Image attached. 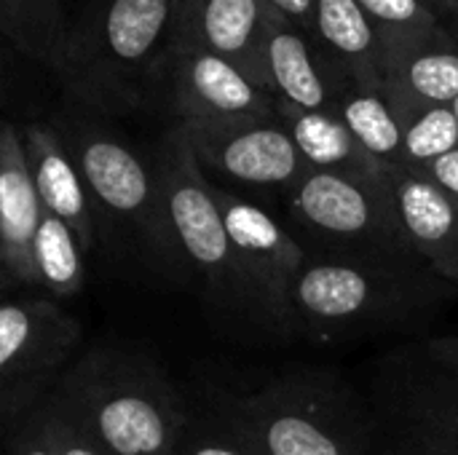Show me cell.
Segmentation results:
<instances>
[{
    "label": "cell",
    "mask_w": 458,
    "mask_h": 455,
    "mask_svg": "<svg viewBox=\"0 0 458 455\" xmlns=\"http://www.w3.org/2000/svg\"><path fill=\"white\" fill-rule=\"evenodd\" d=\"M282 19L293 21L295 27L314 32V11H317V0H266Z\"/></svg>",
    "instance_id": "obj_30"
},
{
    "label": "cell",
    "mask_w": 458,
    "mask_h": 455,
    "mask_svg": "<svg viewBox=\"0 0 458 455\" xmlns=\"http://www.w3.org/2000/svg\"><path fill=\"white\" fill-rule=\"evenodd\" d=\"M83 338L75 316L43 298H13L0 308V410L11 424L46 400Z\"/></svg>",
    "instance_id": "obj_8"
},
{
    "label": "cell",
    "mask_w": 458,
    "mask_h": 455,
    "mask_svg": "<svg viewBox=\"0 0 458 455\" xmlns=\"http://www.w3.org/2000/svg\"><path fill=\"white\" fill-rule=\"evenodd\" d=\"M389 198L419 260L445 282L458 284V206L424 172L384 169Z\"/></svg>",
    "instance_id": "obj_13"
},
{
    "label": "cell",
    "mask_w": 458,
    "mask_h": 455,
    "mask_svg": "<svg viewBox=\"0 0 458 455\" xmlns=\"http://www.w3.org/2000/svg\"><path fill=\"white\" fill-rule=\"evenodd\" d=\"M314 35L344 67V78L384 88L386 40L357 0H317Z\"/></svg>",
    "instance_id": "obj_18"
},
{
    "label": "cell",
    "mask_w": 458,
    "mask_h": 455,
    "mask_svg": "<svg viewBox=\"0 0 458 455\" xmlns=\"http://www.w3.org/2000/svg\"><path fill=\"white\" fill-rule=\"evenodd\" d=\"M43 212L27 161L24 134L16 123L5 121L0 129V265L8 290L38 284L32 244Z\"/></svg>",
    "instance_id": "obj_15"
},
{
    "label": "cell",
    "mask_w": 458,
    "mask_h": 455,
    "mask_svg": "<svg viewBox=\"0 0 458 455\" xmlns=\"http://www.w3.org/2000/svg\"><path fill=\"white\" fill-rule=\"evenodd\" d=\"M427 271L421 263L338 252L309 255L290 295L293 330L325 338L397 322L432 303L435 292Z\"/></svg>",
    "instance_id": "obj_3"
},
{
    "label": "cell",
    "mask_w": 458,
    "mask_h": 455,
    "mask_svg": "<svg viewBox=\"0 0 458 455\" xmlns=\"http://www.w3.org/2000/svg\"><path fill=\"white\" fill-rule=\"evenodd\" d=\"M276 16L266 0H199L180 11L174 46L212 51L268 86L266 38Z\"/></svg>",
    "instance_id": "obj_14"
},
{
    "label": "cell",
    "mask_w": 458,
    "mask_h": 455,
    "mask_svg": "<svg viewBox=\"0 0 458 455\" xmlns=\"http://www.w3.org/2000/svg\"><path fill=\"white\" fill-rule=\"evenodd\" d=\"M424 174H429V177H432V180L456 201L458 206V150L443 156L440 161H435L429 169H424Z\"/></svg>",
    "instance_id": "obj_31"
},
{
    "label": "cell",
    "mask_w": 458,
    "mask_h": 455,
    "mask_svg": "<svg viewBox=\"0 0 458 455\" xmlns=\"http://www.w3.org/2000/svg\"><path fill=\"white\" fill-rule=\"evenodd\" d=\"M386 43H411L443 29L440 11L429 0H357Z\"/></svg>",
    "instance_id": "obj_25"
},
{
    "label": "cell",
    "mask_w": 458,
    "mask_h": 455,
    "mask_svg": "<svg viewBox=\"0 0 458 455\" xmlns=\"http://www.w3.org/2000/svg\"><path fill=\"white\" fill-rule=\"evenodd\" d=\"M56 455H110L51 394L40 402Z\"/></svg>",
    "instance_id": "obj_26"
},
{
    "label": "cell",
    "mask_w": 458,
    "mask_h": 455,
    "mask_svg": "<svg viewBox=\"0 0 458 455\" xmlns=\"http://www.w3.org/2000/svg\"><path fill=\"white\" fill-rule=\"evenodd\" d=\"M440 13H451L458 19V0H432Z\"/></svg>",
    "instance_id": "obj_32"
},
{
    "label": "cell",
    "mask_w": 458,
    "mask_h": 455,
    "mask_svg": "<svg viewBox=\"0 0 458 455\" xmlns=\"http://www.w3.org/2000/svg\"><path fill=\"white\" fill-rule=\"evenodd\" d=\"M215 193L252 311L282 330H293L290 295L309 260L303 244L263 204L217 185Z\"/></svg>",
    "instance_id": "obj_9"
},
{
    "label": "cell",
    "mask_w": 458,
    "mask_h": 455,
    "mask_svg": "<svg viewBox=\"0 0 458 455\" xmlns=\"http://www.w3.org/2000/svg\"><path fill=\"white\" fill-rule=\"evenodd\" d=\"M75 158L99 215L121 223L164 263L182 260L169 228L158 166H148L123 139L107 129L72 121L56 126Z\"/></svg>",
    "instance_id": "obj_7"
},
{
    "label": "cell",
    "mask_w": 458,
    "mask_h": 455,
    "mask_svg": "<svg viewBox=\"0 0 458 455\" xmlns=\"http://www.w3.org/2000/svg\"><path fill=\"white\" fill-rule=\"evenodd\" d=\"M164 78L180 123L279 115V97L268 86L239 64L196 46H174Z\"/></svg>",
    "instance_id": "obj_11"
},
{
    "label": "cell",
    "mask_w": 458,
    "mask_h": 455,
    "mask_svg": "<svg viewBox=\"0 0 458 455\" xmlns=\"http://www.w3.org/2000/svg\"><path fill=\"white\" fill-rule=\"evenodd\" d=\"M158 180L180 257L204 276L215 300L252 311L215 185L207 180L182 123L164 142Z\"/></svg>",
    "instance_id": "obj_6"
},
{
    "label": "cell",
    "mask_w": 458,
    "mask_h": 455,
    "mask_svg": "<svg viewBox=\"0 0 458 455\" xmlns=\"http://www.w3.org/2000/svg\"><path fill=\"white\" fill-rule=\"evenodd\" d=\"M451 107H454V113H456V118H458V99L454 102V105H451Z\"/></svg>",
    "instance_id": "obj_34"
},
{
    "label": "cell",
    "mask_w": 458,
    "mask_h": 455,
    "mask_svg": "<svg viewBox=\"0 0 458 455\" xmlns=\"http://www.w3.org/2000/svg\"><path fill=\"white\" fill-rule=\"evenodd\" d=\"M86 247L81 244L78 233L51 212H43L35 244H32V263L35 279L40 287L54 292L56 298H72L86 284Z\"/></svg>",
    "instance_id": "obj_22"
},
{
    "label": "cell",
    "mask_w": 458,
    "mask_h": 455,
    "mask_svg": "<svg viewBox=\"0 0 458 455\" xmlns=\"http://www.w3.org/2000/svg\"><path fill=\"white\" fill-rule=\"evenodd\" d=\"M287 209L325 252L421 263L403 233L384 172L362 177L309 169L287 190Z\"/></svg>",
    "instance_id": "obj_5"
},
{
    "label": "cell",
    "mask_w": 458,
    "mask_h": 455,
    "mask_svg": "<svg viewBox=\"0 0 458 455\" xmlns=\"http://www.w3.org/2000/svg\"><path fill=\"white\" fill-rule=\"evenodd\" d=\"M51 397L110 455H177L191 424L166 375L126 351L86 354Z\"/></svg>",
    "instance_id": "obj_2"
},
{
    "label": "cell",
    "mask_w": 458,
    "mask_h": 455,
    "mask_svg": "<svg viewBox=\"0 0 458 455\" xmlns=\"http://www.w3.org/2000/svg\"><path fill=\"white\" fill-rule=\"evenodd\" d=\"M177 3V8L182 11V8H188V5H193V3H199V0H174Z\"/></svg>",
    "instance_id": "obj_33"
},
{
    "label": "cell",
    "mask_w": 458,
    "mask_h": 455,
    "mask_svg": "<svg viewBox=\"0 0 458 455\" xmlns=\"http://www.w3.org/2000/svg\"><path fill=\"white\" fill-rule=\"evenodd\" d=\"M384 91L403 115L454 105L458 99V43L454 32L440 29L432 38L411 43H386Z\"/></svg>",
    "instance_id": "obj_17"
},
{
    "label": "cell",
    "mask_w": 458,
    "mask_h": 455,
    "mask_svg": "<svg viewBox=\"0 0 458 455\" xmlns=\"http://www.w3.org/2000/svg\"><path fill=\"white\" fill-rule=\"evenodd\" d=\"M217 418L258 455H362L368 434L344 394L317 378H284L225 397Z\"/></svg>",
    "instance_id": "obj_4"
},
{
    "label": "cell",
    "mask_w": 458,
    "mask_h": 455,
    "mask_svg": "<svg viewBox=\"0 0 458 455\" xmlns=\"http://www.w3.org/2000/svg\"><path fill=\"white\" fill-rule=\"evenodd\" d=\"M335 113L354 139L381 166H403V121L384 88H370L357 80L335 86Z\"/></svg>",
    "instance_id": "obj_21"
},
{
    "label": "cell",
    "mask_w": 458,
    "mask_h": 455,
    "mask_svg": "<svg viewBox=\"0 0 458 455\" xmlns=\"http://www.w3.org/2000/svg\"><path fill=\"white\" fill-rule=\"evenodd\" d=\"M21 134L43 209L64 220L89 252L97 244L99 209L59 129L51 123H30Z\"/></svg>",
    "instance_id": "obj_16"
},
{
    "label": "cell",
    "mask_w": 458,
    "mask_h": 455,
    "mask_svg": "<svg viewBox=\"0 0 458 455\" xmlns=\"http://www.w3.org/2000/svg\"><path fill=\"white\" fill-rule=\"evenodd\" d=\"M8 455H56L54 442H51V432H48V421H46L40 405L13 432Z\"/></svg>",
    "instance_id": "obj_28"
},
{
    "label": "cell",
    "mask_w": 458,
    "mask_h": 455,
    "mask_svg": "<svg viewBox=\"0 0 458 455\" xmlns=\"http://www.w3.org/2000/svg\"><path fill=\"white\" fill-rule=\"evenodd\" d=\"M419 357L429 365L445 367L458 373V335H448V338H432L419 349Z\"/></svg>",
    "instance_id": "obj_29"
},
{
    "label": "cell",
    "mask_w": 458,
    "mask_h": 455,
    "mask_svg": "<svg viewBox=\"0 0 458 455\" xmlns=\"http://www.w3.org/2000/svg\"><path fill=\"white\" fill-rule=\"evenodd\" d=\"M177 24L174 0H102L64 38L54 70L91 107H140L164 78Z\"/></svg>",
    "instance_id": "obj_1"
},
{
    "label": "cell",
    "mask_w": 458,
    "mask_h": 455,
    "mask_svg": "<svg viewBox=\"0 0 458 455\" xmlns=\"http://www.w3.org/2000/svg\"><path fill=\"white\" fill-rule=\"evenodd\" d=\"M201 169L217 172L252 188H282L284 193L309 172L282 118L196 121L182 123Z\"/></svg>",
    "instance_id": "obj_10"
},
{
    "label": "cell",
    "mask_w": 458,
    "mask_h": 455,
    "mask_svg": "<svg viewBox=\"0 0 458 455\" xmlns=\"http://www.w3.org/2000/svg\"><path fill=\"white\" fill-rule=\"evenodd\" d=\"M454 38H456V43H458V27H456V29H454Z\"/></svg>",
    "instance_id": "obj_35"
},
{
    "label": "cell",
    "mask_w": 458,
    "mask_h": 455,
    "mask_svg": "<svg viewBox=\"0 0 458 455\" xmlns=\"http://www.w3.org/2000/svg\"><path fill=\"white\" fill-rule=\"evenodd\" d=\"M454 150H458V118L451 105L421 107L403 115V166L424 172Z\"/></svg>",
    "instance_id": "obj_24"
},
{
    "label": "cell",
    "mask_w": 458,
    "mask_h": 455,
    "mask_svg": "<svg viewBox=\"0 0 458 455\" xmlns=\"http://www.w3.org/2000/svg\"><path fill=\"white\" fill-rule=\"evenodd\" d=\"M279 118L290 129L309 169L362 177H376L386 169L370 153H365L335 110H298L279 102Z\"/></svg>",
    "instance_id": "obj_20"
},
{
    "label": "cell",
    "mask_w": 458,
    "mask_h": 455,
    "mask_svg": "<svg viewBox=\"0 0 458 455\" xmlns=\"http://www.w3.org/2000/svg\"><path fill=\"white\" fill-rule=\"evenodd\" d=\"M177 455H258V451L244 437H239L225 421L215 418V424H188Z\"/></svg>",
    "instance_id": "obj_27"
},
{
    "label": "cell",
    "mask_w": 458,
    "mask_h": 455,
    "mask_svg": "<svg viewBox=\"0 0 458 455\" xmlns=\"http://www.w3.org/2000/svg\"><path fill=\"white\" fill-rule=\"evenodd\" d=\"M266 75L279 102L298 110H335V86L319 67L306 32L276 16L266 38Z\"/></svg>",
    "instance_id": "obj_19"
},
{
    "label": "cell",
    "mask_w": 458,
    "mask_h": 455,
    "mask_svg": "<svg viewBox=\"0 0 458 455\" xmlns=\"http://www.w3.org/2000/svg\"><path fill=\"white\" fill-rule=\"evenodd\" d=\"M429 3H432V0H429ZM432 5H435V3H432Z\"/></svg>",
    "instance_id": "obj_36"
},
{
    "label": "cell",
    "mask_w": 458,
    "mask_h": 455,
    "mask_svg": "<svg viewBox=\"0 0 458 455\" xmlns=\"http://www.w3.org/2000/svg\"><path fill=\"white\" fill-rule=\"evenodd\" d=\"M389 416L403 455H458V373L421 357L403 365L389 389Z\"/></svg>",
    "instance_id": "obj_12"
},
{
    "label": "cell",
    "mask_w": 458,
    "mask_h": 455,
    "mask_svg": "<svg viewBox=\"0 0 458 455\" xmlns=\"http://www.w3.org/2000/svg\"><path fill=\"white\" fill-rule=\"evenodd\" d=\"M64 0H0L3 35L30 59L56 64L64 46L62 32Z\"/></svg>",
    "instance_id": "obj_23"
}]
</instances>
